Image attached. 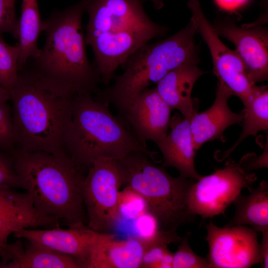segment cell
Segmentation results:
<instances>
[{"label":"cell","instance_id":"cell-1","mask_svg":"<svg viewBox=\"0 0 268 268\" xmlns=\"http://www.w3.org/2000/svg\"><path fill=\"white\" fill-rule=\"evenodd\" d=\"M83 1L88 15L85 44L92 49V64L106 86L136 49L168 30L148 16L144 0Z\"/></svg>","mask_w":268,"mask_h":268},{"label":"cell","instance_id":"cell-2","mask_svg":"<svg viewBox=\"0 0 268 268\" xmlns=\"http://www.w3.org/2000/svg\"><path fill=\"white\" fill-rule=\"evenodd\" d=\"M8 91L18 149L67 154L64 137L76 95L24 67Z\"/></svg>","mask_w":268,"mask_h":268},{"label":"cell","instance_id":"cell-3","mask_svg":"<svg viewBox=\"0 0 268 268\" xmlns=\"http://www.w3.org/2000/svg\"><path fill=\"white\" fill-rule=\"evenodd\" d=\"M12 156L22 189L40 212L68 227L87 225L82 191L85 176L69 156L18 149Z\"/></svg>","mask_w":268,"mask_h":268},{"label":"cell","instance_id":"cell-4","mask_svg":"<svg viewBox=\"0 0 268 268\" xmlns=\"http://www.w3.org/2000/svg\"><path fill=\"white\" fill-rule=\"evenodd\" d=\"M83 0L42 21L46 38L30 69L73 95L96 93L101 83L88 60L82 25Z\"/></svg>","mask_w":268,"mask_h":268},{"label":"cell","instance_id":"cell-5","mask_svg":"<svg viewBox=\"0 0 268 268\" xmlns=\"http://www.w3.org/2000/svg\"><path fill=\"white\" fill-rule=\"evenodd\" d=\"M109 106L91 93L74 96L64 137L66 154L81 168L100 157L118 160L133 151L145 152L153 159L154 152L113 115Z\"/></svg>","mask_w":268,"mask_h":268},{"label":"cell","instance_id":"cell-6","mask_svg":"<svg viewBox=\"0 0 268 268\" xmlns=\"http://www.w3.org/2000/svg\"><path fill=\"white\" fill-rule=\"evenodd\" d=\"M197 25L191 18L188 24L172 36L156 43H146L136 49L122 67L114 81L96 93L95 98L113 105L122 114L134 99L167 73L187 63H199L195 35Z\"/></svg>","mask_w":268,"mask_h":268},{"label":"cell","instance_id":"cell-7","mask_svg":"<svg viewBox=\"0 0 268 268\" xmlns=\"http://www.w3.org/2000/svg\"><path fill=\"white\" fill-rule=\"evenodd\" d=\"M116 164L122 187H130L144 198L148 211L162 229L177 231L179 226L195 221L196 215L189 207V195L196 180L173 177L149 155L139 151L116 160Z\"/></svg>","mask_w":268,"mask_h":268},{"label":"cell","instance_id":"cell-8","mask_svg":"<svg viewBox=\"0 0 268 268\" xmlns=\"http://www.w3.org/2000/svg\"><path fill=\"white\" fill-rule=\"evenodd\" d=\"M82 182V196L90 229L108 233L120 218L118 198L122 187L116 160L98 158L88 167Z\"/></svg>","mask_w":268,"mask_h":268},{"label":"cell","instance_id":"cell-9","mask_svg":"<svg viewBox=\"0 0 268 268\" xmlns=\"http://www.w3.org/2000/svg\"><path fill=\"white\" fill-rule=\"evenodd\" d=\"M257 179L255 174L246 172L238 163L228 159L222 169L195 181L189 192V209L203 219L225 215L242 189L251 191Z\"/></svg>","mask_w":268,"mask_h":268},{"label":"cell","instance_id":"cell-10","mask_svg":"<svg viewBox=\"0 0 268 268\" xmlns=\"http://www.w3.org/2000/svg\"><path fill=\"white\" fill-rule=\"evenodd\" d=\"M208 268H248L260 264L258 232L245 225H206Z\"/></svg>","mask_w":268,"mask_h":268},{"label":"cell","instance_id":"cell-11","mask_svg":"<svg viewBox=\"0 0 268 268\" xmlns=\"http://www.w3.org/2000/svg\"><path fill=\"white\" fill-rule=\"evenodd\" d=\"M187 5L196 24L197 32L201 35L210 51L214 74L244 104L251 97L256 85L249 81L239 55L221 41L205 16L199 0H188Z\"/></svg>","mask_w":268,"mask_h":268},{"label":"cell","instance_id":"cell-12","mask_svg":"<svg viewBox=\"0 0 268 268\" xmlns=\"http://www.w3.org/2000/svg\"><path fill=\"white\" fill-rule=\"evenodd\" d=\"M218 36L231 42L253 84L268 80V33L266 27H239L230 19L212 25Z\"/></svg>","mask_w":268,"mask_h":268},{"label":"cell","instance_id":"cell-13","mask_svg":"<svg viewBox=\"0 0 268 268\" xmlns=\"http://www.w3.org/2000/svg\"><path fill=\"white\" fill-rule=\"evenodd\" d=\"M172 109L164 101L156 88H147L138 94L118 117L144 143L163 139L169 129Z\"/></svg>","mask_w":268,"mask_h":268},{"label":"cell","instance_id":"cell-14","mask_svg":"<svg viewBox=\"0 0 268 268\" xmlns=\"http://www.w3.org/2000/svg\"><path fill=\"white\" fill-rule=\"evenodd\" d=\"M101 233L90 229L87 225L66 229L59 225L45 230L23 228L14 233L13 236L73 257L82 268H86L92 247Z\"/></svg>","mask_w":268,"mask_h":268},{"label":"cell","instance_id":"cell-15","mask_svg":"<svg viewBox=\"0 0 268 268\" xmlns=\"http://www.w3.org/2000/svg\"><path fill=\"white\" fill-rule=\"evenodd\" d=\"M59 221L40 212L27 192L0 189V247L5 248L8 237L21 229L51 228L59 225Z\"/></svg>","mask_w":268,"mask_h":268},{"label":"cell","instance_id":"cell-16","mask_svg":"<svg viewBox=\"0 0 268 268\" xmlns=\"http://www.w3.org/2000/svg\"><path fill=\"white\" fill-rule=\"evenodd\" d=\"M232 95L231 91L218 80L213 104L201 113L196 112L190 119V130L196 150L210 140L218 139L224 141V131L229 126L242 122L244 109L235 113L229 108L228 101Z\"/></svg>","mask_w":268,"mask_h":268},{"label":"cell","instance_id":"cell-17","mask_svg":"<svg viewBox=\"0 0 268 268\" xmlns=\"http://www.w3.org/2000/svg\"><path fill=\"white\" fill-rule=\"evenodd\" d=\"M170 131L156 142L161 151L165 167L176 169L180 175L199 180L202 176L195 168L196 151L190 127V120L176 114L171 117Z\"/></svg>","mask_w":268,"mask_h":268},{"label":"cell","instance_id":"cell-18","mask_svg":"<svg viewBox=\"0 0 268 268\" xmlns=\"http://www.w3.org/2000/svg\"><path fill=\"white\" fill-rule=\"evenodd\" d=\"M145 249L133 237L119 240L114 234L101 233L92 247L86 268H140Z\"/></svg>","mask_w":268,"mask_h":268},{"label":"cell","instance_id":"cell-19","mask_svg":"<svg viewBox=\"0 0 268 268\" xmlns=\"http://www.w3.org/2000/svg\"><path fill=\"white\" fill-rule=\"evenodd\" d=\"M205 73L197 64L185 63L167 73L156 83L155 88L172 110H179L184 118L190 120L196 112L191 97L193 88Z\"/></svg>","mask_w":268,"mask_h":268},{"label":"cell","instance_id":"cell-20","mask_svg":"<svg viewBox=\"0 0 268 268\" xmlns=\"http://www.w3.org/2000/svg\"><path fill=\"white\" fill-rule=\"evenodd\" d=\"M250 192L248 195L240 194L234 201V215L224 227L248 225L258 232L268 230V183L262 181Z\"/></svg>","mask_w":268,"mask_h":268},{"label":"cell","instance_id":"cell-21","mask_svg":"<svg viewBox=\"0 0 268 268\" xmlns=\"http://www.w3.org/2000/svg\"><path fill=\"white\" fill-rule=\"evenodd\" d=\"M42 21L37 0H22L18 20L19 70L30 59L36 58L39 54L40 49L37 43L39 34L42 31Z\"/></svg>","mask_w":268,"mask_h":268},{"label":"cell","instance_id":"cell-22","mask_svg":"<svg viewBox=\"0 0 268 268\" xmlns=\"http://www.w3.org/2000/svg\"><path fill=\"white\" fill-rule=\"evenodd\" d=\"M242 132L235 143L228 150L218 153L224 159L230 155L245 138L268 129V90L267 86H255L251 98L244 104Z\"/></svg>","mask_w":268,"mask_h":268},{"label":"cell","instance_id":"cell-23","mask_svg":"<svg viewBox=\"0 0 268 268\" xmlns=\"http://www.w3.org/2000/svg\"><path fill=\"white\" fill-rule=\"evenodd\" d=\"M1 268H82L74 257L27 241L16 258L0 266Z\"/></svg>","mask_w":268,"mask_h":268},{"label":"cell","instance_id":"cell-24","mask_svg":"<svg viewBox=\"0 0 268 268\" xmlns=\"http://www.w3.org/2000/svg\"><path fill=\"white\" fill-rule=\"evenodd\" d=\"M18 59L17 44L10 46L0 36V86L7 90L17 79Z\"/></svg>","mask_w":268,"mask_h":268},{"label":"cell","instance_id":"cell-25","mask_svg":"<svg viewBox=\"0 0 268 268\" xmlns=\"http://www.w3.org/2000/svg\"><path fill=\"white\" fill-rule=\"evenodd\" d=\"M118 211L120 217L134 220L148 211V206L144 198L130 187L125 186L119 191Z\"/></svg>","mask_w":268,"mask_h":268},{"label":"cell","instance_id":"cell-26","mask_svg":"<svg viewBox=\"0 0 268 268\" xmlns=\"http://www.w3.org/2000/svg\"><path fill=\"white\" fill-rule=\"evenodd\" d=\"M191 235L188 232L179 243L177 251L173 253L172 268H208L207 259L197 255L190 247Z\"/></svg>","mask_w":268,"mask_h":268},{"label":"cell","instance_id":"cell-27","mask_svg":"<svg viewBox=\"0 0 268 268\" xmlns=\"http://www.w3.org/2000/svg\"><path fill=\"white\" fill-rule=\"evenodd\" d=\"M169 244L161 242L146 247L140 268H172L173 253L168 249Z\"/></svg>","mask_w":268,"mask_h":268},{"label":"cell","instance_id":"cell-28","mask_svg":"<svg viewBox=\"0 0 268 268\" xmlns=\"http://www.w3.org/2000/svg\"><path fill=\"white\" fill-rule=\"evenodd\" d=\"M16 143L10 108L7 102L0 103V148L12 149Z\"/></svg>","mask_w":268,"mask_h":268},{"label":"cell","instance_id":"cell-29","mask_svg":"<svg viewBox=\"0 0 268 268\" xmlns=\"http://www.w3.org/2000/svg\"><path fill=\"white\" fill-rule=\"evenodd\" d=\"M16 0H0V35L7 33L18 36V20L15 12Z\"/></svg>","mask_w":268,"mask_h":268},{"label":"cell","instance_id":"cell-30","mask_svg":"<svg viewBox=\"0 0 268 268\" xmlns=\"http://www.w3.org/2000/svg\"><path fill=\"white\" fill-rule=\"evenodd\" d=\"M22 188L15 172L13 157L0 153V189Z\"/></svg>","mask_w":268,"mask_h":268},{"label":"cell","instance_id":"cell-31","mask_svg":"<svg viewBox=\"0 0 268 268\" xmlns=\"http://www.w3.org/2000/svg\"><path fill=\"white\" fill-rule=\"evenodd\" d=\"M238 163L248 173L254 169L268 167V143L263 154L258 158L254 154L247 155L242 158Z\"/></svg>","mask_w":268,"mask_h":268},{"label":"cell","instance_id":"cell-32","mask_svg":"<svg viewBox=\"0 0 268 268\" xmlns=\"http://www.w3.org/2000/svg\"><path fill=\"white\" fill-rule=\"evenodd\" d=\"M262 241L260 244V264L262 268H268V230L262 232Z\"/></svg>","mask_w":268,"mask_h":268},{"label":"cell","instance_id":"cell-33","mask_svg":"<svg viewBox=\"0 0 268 268\" xmlns=\"http://www.w3.org/2000/svg\"><path fill=\"white\" fill-rule=\"evenodd\" d=\"M247 0H215L218 4L222 7L233 8L245 3Z\"/></svg>","mask_w":268,"mask_h":268},{"label":"cell","instance_id":"cell-34","mask_svg":"<svg viewBox=\"0 0 268 268\" xmlns=\"http://www.w3.org/2000/svg\"><path fill=\"white\" fill-rule=\"evenodd\" d=\"M10 100L8 91L0 86V103L7 102Z\"/></svg>","mask_w":268,"mask_h":268},{"label":"cell","instance_id":"cell-35","mask_svg":"<svg viewBox=\"0 0 268 268\" xmlns=\"http://www.w3.org/2000/svg\"><path fill=\"white\" fill-rule=\"evenodd\" d=\"M156 9H160L164 5L162 0H151Z\"/></svg>","mask_w":268,"mask_h":268},{"label":"cell","instance_id":"cell-36","mask_svg":"<svg viewBox=\"0 0 268 268\" xmlns=\"http://www.w3.org/2000/svg\"><path fill=\"white\" fill-rule=\"evenodd\" d=\"M3 248L0 247V257L1 256L3 253Z\"/></svg>","mask_w":268,"mask_h":268},{"label":"cell","instance_id":"cell-37","mask_svg":"<svg viewBox=\"0 0 268 268\" xmlns=\"http://www.w3.org/2000/svg\"><path fill=\"white\" fill-rule=\"evenodd\" d=\"M264 3L266 5V3L268 2V0H263Z\"/></svg>","mask_w":268,"mask_h":268}]
</instances>
